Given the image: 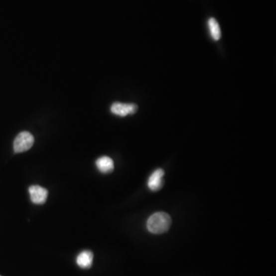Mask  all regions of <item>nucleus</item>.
<instances>
[{"label":"nucleus","mask_w":276,"mask_h":276,"mask_svg":"<svg viewBox=\"0 0 276 276\" xmlns=\"http://www.w3.org/2000/svg\"><path fill=\"white\" fill-rule=\"evenodd\" d=\"M209 29L213 40L218 41L221 38V29L216 18H210L208 20Z\"/></svg>","instance_id":"obj_8"},{"label":"nucleus","mask_w":276,"mask_h":276,"mask_svg":"<svg viewBox=\"0 0 276 276\" xmlns=\"http://www.w3.org/2000/svg\"><path fill=\"white\" fill-rule=\"evenodd\" d=\"M171 218L167 213L158 212L149 217L146 222V228L153 234H162L170 229Z\"/></svg>","instance_id":"obj_1"},{"label":"nucleus","mask_w":276,"mask_h":276,"mask_svg":"<svg viewBox=\"0 0 276 276\" xmlns=\"http://www.w3.org/2000/svg\"><path fill=\"white\" fill-rule=\"evenodd\" d=\"M34 143V138L29 132H23L18 134L14 140L13 147L15 153L26 151L32 147Z\"/></svg>","instance_id":"obj_2"},{"label":"nucleus","mask_w":276,"mask_h":276,"mask_svg":"<svg viewBox=\"0 0 276 276\" xmlns=\"http://www.w3.org/2000/svg\"><path fill=\"white\" fill-rule=\"evenodd\" d=\"M31 200L35 204H43L48 197V190L38 185L31 186L28 189Z\"/></svg>","instance_id":"obj_4"},{"label":"nucleus","mask_w":276,"mask_h":276,"mask_svg":"<svg viewBox=\"0 0 276 276\" xmlns=\"http://www.w3.org/2000/svg\"><path fill=\"white\" fill-rule=\"evenodd\" d=\"M138 105L135 104H124L116 102L111 107V112L114 115L125 117L128 115H134L138 111Z\"/></svg>","instance_id":"obj_3"},{"label":"nucleus","mask_w":276,"mask_h":276,"mask_svg":"<svg viewBox=\"0 0 276 276\" xmlns=\"http://www.w3.org/2000/svg\"><path fill=\"white\" fill-rule=\"evenodd\" d=\"M93 253L91 251H83L77 257V264L82 269H90L93 263Z\"/></svg>","instance_id":"obj_6"},{"label":"nucleus","mask_w":276,"mask_h":276,"mask_svg":"<svg viewBox=\"0 0 276 276\" xmlns=\"http://www.w3.org/2000/svg\"><path fill=\"white\" fill-rule=\"evenodd\" d=\"M163 176H164V171L162 169H157L150 175L147 182L150 190L152 191H157L162 188L163 185Z\"/></svg>","instance_id":"obj_5"},{"label":"nucleus","mask_w":276,"mask_h":276,"mask_svg":"<svg viewBox=\"0 0 276 276\" xmlns=\"http://www.w3.org/2000/svg\"><path fill=\"white\" fill-rule=\"evenodd\" d=\"M96 166L98 170L103 173H111L115 167L113 160L106 156L98 158L96 161Z\"/></svg>","instance_id":"obj_7"}]
</instances>
